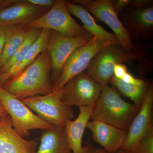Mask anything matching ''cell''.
<instances>
[{"instance_id":"6da1fadb","label":"cell","mask_w":153,"mask_h":153,"mask_svg":"<svg viewBox=\"0 0 153 153\" xmlns=\"http://www.w3.org/2000/svg\"><path fill=\"white\" fill-rule=\"evenodd\" d=\"M51 70L52 60L46 50L20 74L2 87L20 100L49 94L52 90Z\"/></svg>"},{"instance_id":"7a4b0ae2","label":"cell","mask_w":153,"mask_h":153,"mask_svg":"<svg viewBox=\"0 0 153 153\" xmlns=\"http://www.w3.org/2000/svg\"><path fill=\"white\" fill-rule=\"evenodd\" d=\"M101 85L100 95L91 119L100 121L128 131L140 108L123 100L114 88L108 84Z\"/></svg>"},{"instance_id":"3957f363","label":"cell","mask_w":153,"mask_h":153,"mask_svg":"<svg viewBox=\"0 0 153 153\" xmlns=\"http://www.w3.org/2000/svg\"><path fill=\"white\" fill-rule=\"evenodd\" d=\"M62 88L46 95L23 99L21 101L48 123L54 126L64 127L68 121L74 118V112L72 107L61 99Z\"/></svg>"},{"instance_id":"277c9868","label":"cell","mask_w":153,"mask_h":153,"mask_svg":"<svg viewBox=\"0 0 153 153\" xmlns=\"http://www.w3.org/2000/svg\"><path fill=\"white\" fill-rule=\"evenodd\" d=\"M141 55L128 52L120 45H111L103 48L94 56L87 67V74L101 85L110 82L116 64L140 60Z\"/></svg>"},{"instance_id":"5b68a950","label":"cell","mask_w":153,"mask_h":153,"mask_svg":"<svg viewBox=\"0 0 153 153\" xmlns=\"http://www.w3.org/2000/svg\"><path fill=\"white\" fill-rule=\"evenodd\" d=\"M0 101L12 119L16 131L24 137L30 135L33 129H48L54 128L38 117L21 100L9 93L0 86Z\"/></svg>"},{"instance_id":"8992f818","label":"cell","mask_w":153,"mask_h":153,"mask_svg":"<svg viewBox=\"0 0 153 153\" xmlns=\"http://www.w3.org/2000/svg\"><path fill=\"white\" fill-rule=\"evenodd\" d=\"M30 28L53 30L68 37L83 36L88 33L71 16L65 1H55L46 13L26 25Z\"/></svg>"},{"instance_id":"52a82bcc","label":"cell","mask_w":153,"mask_h":153,"mask_svg":"<svg viewBox=\"0 0 153 153\" xmlns=\"http://www.w3.org/2000/svg\"><path fill=\"white\" fill-rule=\"evenodd\" d=\"M89 33L74 37H66L50 30L47 50L52 60L51 80L52 87L59 78L66 60L76 49L93 38Z\"/></svg>"},{"instance_id":"ba28073f","label":"cell","mask_w":153,"mask_h":153,"mask_svg":"<svg viewBox=\"0 0 153 153\" xmlns=\"http://www.w3.org/2000/svg\"><path fill=\"white\" fill-rule=\"evenodd\" d=\"M101 86L88 74L81 72L69 79L64 85L61 99L71 107L93 105L99 97Z\"/></svg>"},{"instance_id":"9c48e42d","label":"cell","mask_w":153,"mask_h":153,"mask_svg":"<svg viewBox=\"0 0 153 153\" xmlns=\"http://www.w3.org/2000/svg\"><path fill=\"white\" fill-rule=\"evenodd\" d=\"M84 7L97 19L104 22L114 32L121 47L128 52L133 48L131 37L128 30L120 21L110 0H74L71 2Z\"/></svg>"},{"instance_id":"30bf717a","label":"cell","mask_w":153,"mask_h":153,"mask_svg":"<svg viewBox=\"0 0 153 153\" xmlns=\"http://www.w3.org/2000/svg\"><path fill=\"white\" fill-rule=\"evenodd\" d=\"M103 47L98 39L93 37L87 44L75 50L65 62L52 91L62 89L69 79L87 69L91 61Z\"/></svg>"},{"instance_id":"8fae6325","label":"cell","mask_w":153,"mask_h":153,"mask_svg":"<svg viewBox=\"0 0 153 153\" xmlns=\"http://www.w3.org/2000/svg\"><path fill=\"white\" fill-rule=\"evenodd\" d=\"M153 87L151 85L148 88L139 111L131 124L120 150L127 153H135L140 140L153 128Z\"/></svg>"},{"instance_id":"7c38bea8","label":"cell","mask_w":153,"mask_h":153,"mask_svg":"<svg viewBox=\"0 0 153 153\" xmlns=\"http://www.w3.org/2000/svg\"><path fill=\"white\" fill-rule=\"evenodd\" d=\"M38 146L37 140L25 139L16 131L9 114L0 117V153H36Z\"/></svg>"},{"instance_id":"4fadbf2b","label":"cell","mask_w":153,"mask_h":153,"mask_svg":"<svg viewBox=\"0 0 153 153\" xmlns=\"http://www.w3.org/2000/svg\"><path fill=\"white\" fill-rule=\"evenodd\" d=\"M50 8L35 5L28 0H17L0 11V25L25 26L42 16Z\"/></svg>"},{"instance_id":"5bb4252c","label":"cell","mask_w":153,"mask_h":153,"mask_svg":"<svg viewBox=\"0 0 153 153\" xmlns=\"http://www.w3.org/2000/svg\"><path fill=\"white\" fill-rule=\"evenodd\" d=\"M86 128L91 132L93 140L111 153L120 149L127 134L126 131L98 120L89 121Z\"/></svg>"},{"instance_id":"9a60e30c","label":"cell","mask_w":153,"mask_h":153,"mask_svg":"<svg viewBox=\"0 0 153 153\" xmlns=\"http://www.w3.org/2000/svg\"><path fill=\"white\" fill-rule=\"evenodd\" d=\"M65 4L71 14L78 18L83 24L82 26L87 32L97 39L104 47L111 45H120L116 36L105 30L95 22L92 16L82 6L65 1Z\"/></svg>"},{"instance_id":"2e32d148","label":"cell","mask_w":153,"mask_h":153,"mask_svg":"<svg viewBox=\"0 0 153 153\" xmlns=\"http://www.w3.org/2000/svg\"><path fill=\"white\" fill-rule=\"evenodd\" d=\"M94 105L79 107V113L74 120L68 121L64 126L67 141L72 153H82V139Z\"/></svg>"},{"instance_id":"e0dca14e","label":"cell","mask_w":153,"mask_h":153,"mask_svg":"<svg viewBox=\"0 0 153 153\" xmlns=\"http://www.w3.org/2000/svg\"><path fill=\"white\" fill-rule=\"evenodd\" d=\"M36 153H72L63 127L42 130L40 143Z\"/></svg>"},{"instance_id":"ac0fdd59","label":"cell","mask_w":153,"mask_h":153,"mask_svg":"<svg viewBox=\"0 0 153 153\" xmlns=\"http://www.w3.org/2000/svg\"><path fill=\"white\" fill-rule=\"evenodd\" d=\"M32 28L23 26H5L6 41L0 57V68L4 65L29 37Z\"/></svg>"},{"instance_id":"d6986e66","label":"cell","mask_w":153,"mask_h":153,"mask_svg":"<svg viewBox=\"0 0 153 153\" xmlns=\"http://www.w3.org/2000/svg\"><path fill=\"white\" fill-rule=\"evenodd\" d=\"M110 82L117 88L124 96L130 99L136 106L140 108L148 91L146 84L141 85L128 84L114 76Z\"/></svg>"},{"instance_id":"ffe728a7","label":"cell","mask_w":153,"mask_h":153,"mask_svg":"<svg viewBox=\"0 0 153 153\" xmlns=\"http://www.w3.org/2000/svg\"><path fill=\"white\" fill-rule=\"evenodd\" d=\"M49 33L50 30L46 29L42 30L38 39L33 43L25 55L17 75L33 63L42 52L47 50Z\"/></svg>"},{"instance_id":"44dd1931","label":"cell","mask_w":153,"mask_h":153,"mask_svg":"<svg viewBox=\"0 0 153 153\" xmlns=\"http://www.w3.org/2000/svg\"><path fill=\"white\" fill-rule=\"evenodd\" d=\"M137 25L144 28H152L153 26V8L150 7L138 9L134 15Z\"/></svg>"},{"instance_id":"7402d4cb","label":"cell","mask_w":153,"mask_h":153,"mask_svg":"<svg viewBox=\"0 0 153 153\" xmlns=\"http://www.w3.org/2000/svg\"><path fill=\"white\" fill-rule=\"evenodd\" d=\"M135 153H153V128L140 140Z\"/></svg>"},{"instance_id":"603a6c76","label":"cell","mask_w":153,"mask_h":153,"mask_svg":"<svg viewBox=\"0 0 153 153\" xmlns=\"http://www.w3.org/2000/svg\"><path fill=\"white\" fill-rule=\"evenodd\" d=\"M121 79L124 82L128 83V84L139 85H143L146 84L144 81L142 79L135 78L131 73H129L128 71L124 75Z\"/></svg>"},{"instance_id":"cb8c5ba5","label":"cell","mask_w":153,"mask_h":153,"mask_svg":"<svg viewBox=\"0 0 153 153\" xmlns=\"http://www.w3.org/2000/svg\"><path fill=\"white\" fill-rule=\"evenodd\" d=\"M128 72L127 67L123 63L116 64L114 67V76L118 79H122L124 75Z\"/></svg>"},{"instance_id":"d4e9b609","label":"cell","mask_w":153,"mask_h":153,"mask_svg":"<svg viewBox=\"0 0 153 153\" xmlns=\"http://www.w3.org/2000/svg\"><path fill=\"white\" fill-rule=\"evenodd\" d=\"M114 10L117 14L120 13L123 10L128 6L131 5V1L127 0H120L112 2Z\"/></svg>"},{"instance_id":"484cf974","label":"cell","mask_w":153,"mask_h":153,"mask_svg":"<svg viewBox=\"0 0 153 153\" xmlns=\"http://www.w3.org/2000/svg\"><path fill=\"white\" fill-rule=\"evenodd\" d=\"M28 1L35 5L47 8L52 7L55 1L53 0H28Z\"/></svg>"},{"instance_id":"4316f807","label":"cell","mask_w":153,"mask_h":153,"mask_svg":"<svg viewBox=\"0 0 153 153\" xmlns=\"http://www.w3.org/2000/svg\"><path fill=\"white\" fill-rule=\"evenodd\" d=\"M83 147L84 151L82 153H111L107 152L104 149L94 146L90 143H88Z\"/></svg>"},{"instance_id":"83f0119b","label":"cell","mask_w":153,"mask_h":153,"mask_svg":"<svg viewBox=\"0 0 153 153\" xmlns=\"http://www.w3.org/2000/svg\"><path fill=\"white\" fill-rule=\"evenodd\" d=\"M5 41V26L0 25V57L4 51Z\"/></svg>"},{"instance_id":"f1b7e54d","label":"cell","mask_w":153,"mask_h":153,"mask_svg":"<svg viewBox=\"0 0 153 153\" xmlns=\"http://www.w3.org/2000/svg\"><path fill=\"white\" fill-rule=\"evenodd\" d=\"M149 3L148 1L145 0H136V1H131V5L137 8H143L149 5Z\"/></svg>"},{"instance_id":"f546056e","label":"cell","mask_w":153,"mask_h":153,"mask_svg":"<svg viewBox=\"0 0 153 153\" xmlns=\"http://www.w3.org/2000/svg\"><path fill=\"white\" fill-rule=\"evenodd\" d=\"M17 0H0V11L16 2Z\"/></svg>"},{"instance_id":"4dcf8cb0","label":"cell","mask_w":153,"mask_h":153,"mask_svg":"<svg viewBox=\"0 0 153 153\" xmlns=\"http://www.w3.org/2000/svg\"><path fill=\"white\" fill-rule=\"evenodd\" d=\"M7 114H8L7 113L6 111L5 108H4L1 102L0 101V117L5 116Z\"/></svg>"},{"instance_id":"1f68e13d","label":"cell","mask_w":153,"mask_h":153,"mask_svg":"<svg viewBox=\"0 0 153 153\" xmlns=\"http://www.w3.org/2000/svg\"><path fill=\"white\" fill-rule=\"evenodd\" d=\"M117 153H127L126 152H123V151L120 150H119L117 152Z\"/></svg>"}]
</instances>
